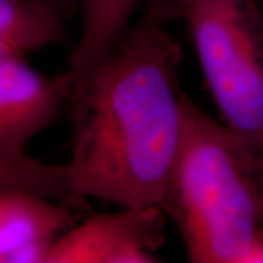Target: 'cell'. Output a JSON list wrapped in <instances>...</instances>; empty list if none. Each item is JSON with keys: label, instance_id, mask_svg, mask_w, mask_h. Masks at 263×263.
<instances>
[{"label": "cell", "instance_id": "9c48e42d", "mask_svg": "<svg viewBox=\"0 0 263 263\" xmlns=\"http://www.w3.org/2000/svg\"><path fill=\"white\" fill-rule=\"evenodd\" d=\"M18 189L50 197L82 211L85 199L78 197L69 186L65 164H46L27 154L0 155V190Z\"/></svg>", "mask_w": 263, "mask_h": 263}, {"label": "cell", "instance_id": "3957f363", "mask_svg": "<svg viewBox=\"0 0 263 263\" xmlns=\"http://www.w3.org/2000/svg\"><path fill=\"white\" fill-rule=\"evenodd\" d=\"M222 123L263 162V16L253 0H181Z\"/></svg>", "mask_w": 263, "mask_h": 263}, {"label": "cell", "instance_id": "30bf717a", "mask_svg": "<svg viewBox=\"0 0 263 263\" xmlns=\"http://www.w3.org/2000/svg\"><path fill=\"white\" fill-rule=\"evenodd\" d=\"M243 263H263V227L254 235L250 249L247 250Z\"/></svg>", "mask_w": 263, "mask_h": 263}, {"label": "cell", "instance_id": "8992f818", "mask_svg": "<svg viewBox=\"0 0 263 263\" xmlns=\"http://www.w3.org/2000/svg\"><path fill=\"white\" fill-rule=\"evenodd\" d=\"M75 212L27 190H0V263H46L57 238L76 224Z\"/></svg>", "mask_w": 263, "mask_h": 263}, {"label": "cell", "instance_id": "5b68a950", "mask_svg": "<svg viewBox=\"0 0 263 263\" xmlns=\"http://www.w3.org/2000/svg\"><path fill=\"white\" fill-rule=\"evenodd\" d=\"M70 100L65 73L43 75L24 56L0 57V155H24L28 142L56 122Z\"/></svg>", "mask_w": 263, "mask_h": 263}, {"label": "cell", "instance_id": "7a4b0ae2", "mask_svg": "<svg viewBox=\"0 0 263 263\" xmlns=\"http://www.w3.org/2000/svg\"><path fill=\"white\" fill-rule=\"evenodd\" d=\"M160 208L176 222L193 263H243L263 226L256 157L189 97L179 154Z\"/></svg>", "mask_w": 263, "mask_h": 263}, {"label": "cell", "instance_id": "52a82bcc", "mask_svg": "<svg viewBox=\"0 0 263 263\" xmlns=\"http://www.w3.org/2000/svg\"><path fill=\"white\" fill-rule=\"evenodd\" d=\"M142 3L173 18L180 15L181 0H81L82 27L75 48L63 72L73 92L84 79L103 62L130 27L135 10Z\"/></svg>", "mask_w": 263, "mask_h": 263}, {"label": "cell", "instance_id": "7c38bea8", "mask_svg": "<svg viewBox=\"0 0 263 263\" xmlns=\"http://www.w3.org/2000/svg\"><path fill=\"white\" fill-rule=\"evenodd\" d=\"M259 180H260V187H262V193H263V162L259 168Z\"/></svg>", "mask_w": 263, "mask_h": 263}, {"label": "cell", "instance_id": "8fae6325", "mask_svg": "<svg viewBox=\"0 0 263 263\" xmlns=\"http://www.w3.org/2000/svg\"><path fill=\"white\" fill-rule=\"evenodd\" d=\"M28 2L46 6V8L54 10L57 13L63 12L67 8H72L76 3H81V0H28Z\"/></svg>", "mask_w": 263, "mask_h": 263}, {"label": "cell", "instance_id": "277c9868", "mask_svg": "<svg viewBox=\"0 0 263 263\" xmlns=\"http://www.w3.org/2000/svg\"><path fill=\"white\" fill-rule=\"evenodd\" d=\"M164 215L160 206H139L92 216L60 235L46 263L160 262Z\"/></svg>", "mask_w": 263, "mask_h": 263}, {"label": "cell", "instance_id": "6da1fadb", "mask_svg": "<svg viewBox=\"0 0 263 263\" xmlns=\"http://www.w3.org/2000/svg\"><path fill=\"white\" fill-rule=\"evenodd\" d=\"M148 9L73 92L72 146L65 164L81 199L120 208L160 206L179 154L187 95L181 48Z\"/></svg>", "mask_w": 263, "mask_h": 263}, {"label": "cell", "instance_id": "ba28073f", "mask_svg": "<svg viewBox=\"0 0 263 263\" xmlns=\"http://www.w3.org/2000/svg\"><path fill=\"white\" fill-rule=\"evenodd\" d=\"M63 38L60 13L28 0H0V57L25 56Z\"/></svg>", "mask_w": 263, "mask_h": 263}]
</instances>
